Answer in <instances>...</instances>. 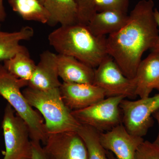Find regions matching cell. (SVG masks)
I'll return each mask as SVG.
<instances>
[{"label": "cell", "instance_id": "30bf717a", "mask_svg": "<svg viewBox=\"0 0 159 159\" xmlns=\"http://www.w3.org/2000/svg\"><path fill=\"white\" fill-rule=\"evenodd\" d=\"M99 139L103 148L117 159H135L137 151L144 141L142 137L129 133L122 124L100 133Z\"/></svg>", "mask_w": 159, "mask_h": 159}, {"label": "cell", "instance_id": "5bb4252c", "mask_svg": "<svg viewBox=\"0 0 159 159\" xmlns=\"http://www.w3.org/2000/svg\"><path fill=\"white\" fill-rule=\"evenodd\" d=\"M59 77L63 82L93 84L95 69L75 57L57 54Z\"/></svg>", "mask_w": 159, "mask_h": 159}, {"label": "cell", "instance_id": "603a6c76", "mask_svg": "<svg viewBox=\"0 0 159 159\" xmlns=\"http://www.w3.org/2000/svg\"><path fill=\"white\" fill-rule=\"evenodd\" d=\"M135 159H159V146L144 141L137 151Z\"/></svg>", "mask_w": 159, "mask_h": 159}, {"label": "cell", "instance_id": "ac0fdd59", "mask_svg": "<svg viewBox=\"0 0 159 159\" xmlns=\"http://www.w3.org/2000/svg\"><path fill=\"white\" fill-rule=\"evenodd\" d=\"M12 10L23 19L48 24L50 16L43 4L39 0H8Z\"/></svg>", "mask_w": 159, "mask_h": 159}, {"label": "cell", "instance_id": "e0dca14e", "mask_svg": "<svg viewBox=\"0 0 159 159\" xmlns=\"http://www.w3.org/2000/svg\"><path fill=\"white\" fill-rule=\"evenodd\" d=\"M34 34V29L28 26L14 32L0 31V61L10 59L19 52L28 50L20 42L31 39Z\"/></svg>", "mask_w": 159, "mask_h": 159}, {"label": "cell", "instance_id": "d4e9b609", "mask_svg": "<svg viewBox=\"0 0 159 159\" xmlns=\"http://www.w3.org/2000/svg\"><path fill=\"white\" fill-rule=\"evenodd\" d=\"M154 16L157 24L158 28L159 34L155 43L152 50V51H159V11L157 9H154Z\"/></svg>", "mask_w": 159, "mask_h": 159}, {"label": "cell", "instance_id": "7402d4cb", "mask_svg": "<svg viewBox=\"0 0 159 159\" xmlns=\"http://www.w3.org/2000/svg\"><path fill=\"white\" fill-rule=\"evenodd\" d=\"M78 9V23L87 25L91 18L97 13L94 0H75Z\"/></svg>", "mask_w": 159, "mask_h": 159}, {"label": "cell", "instance_id": "44dd1931", "mask_svg": "<svg viewBox=\"0 0 159 159\" xmlns=\"http://www.w3.org/2000/svg\"><path fill=\"white\" fill-rule=\"evenodd\" d=\"M129 0H94L96 12L113 10L127 13Z\"/></svg>", "mask_w": 159, "mask_h": 159}, {"label": "cell", "instance_id": "8fae6325", "mask_svg": "<svg viewBox=\"0 0 159 159\" xmlns=\"http://www.w3.org/2000/svg\"><path fill=\"white\" fill-rule=\"evenodd\" d=\"M59 90L63 101L71 111L86 108L106 98L104 91L93 84L63 82Z\"/></svg>", "mask_w": 159, "mask_h": 159}, {"label": "cell", "instance_id": "2e32d148", "mask_svg": "<svg viewBox=\"0 0 159 159\" xmlns=\"http://www.w3.org/2000/svg\"><path fill=\"white\" fill-rule=\"evenodd\" d=\"M43 5L50 14L49 25L78 23V9L75 0H45Z\"/></svg>", "mask_w": 159, "mask_h": 159}, {"label": "cell", "instance_id": "ffe728a7", "mask_svg": "<svg viewBox=\"0 0 159 159\" xmlns=\"http://www.w3.org/2000/svg\"><path fill=\"white\" fill-rule=\"evenodd\" d=\"M77 132L85 144L88 159H109L107 151L100 142V132L93 127L84 125H81Z\"/></svg>", "mask_w": 159, "mask_h": 159}, {"label": "cell", "instance_id": "cb8c5ba5", "mask_svg": "<svg viewBox=\"0 0 159 159\" xmlns=\"http://www.w3.org/2000/svg\"><path fill=\"white\" fill-rule=\"evenodd\" d=\"M31 159H48L40 142L31 141Z\"/></svg>", "mask_w": 159, "mask_h": 159}, {"label": "cell", "instance_id": "f546056e", "mask_svg": "<svg viewBox=\"0 0 159 159\" xmlns=\"http://www.w3.org/2000/svg\"><path fill=\"white\" fill-rule=\"evenodd\" d=\"M156 89L159 92V84L157 86V88Z\"/></svg>", "mask_w": 159, "mask_h": 159}, {"label": "cell", "instance_id": "1f68e13d", "mask_svg": "<svg viewBox=\"0 0 159 159\" xmlns=\"http://www.w3.org/2000/svg\"></svg>", "mask_w": 159, "mask_h": 159}, {"label": "cell", "instance_id": "9a60e30c", "mask_svg": "<svg viewBox=\"0 0 159 159\" xmlns=\"http://www.w3.org/2000/svg\"><path fill=\"white\" fill-rule=\"evenodd\" d=\"M129 15L121 11L108 10L97 12L87 26L91 32L99 37L116 33L122 29L128 21Z\"/></svg>", "mask_w": 159, "mask_h": 159}, {"label": "cell", "instance_id": "4316f807", "mask_svg": "<svg viewBox=\"0 0 159 159\" xmlns=\"http://www.w3.org/2000/svg\"><path fill=\"white\" fill-rule=\"evenodd\" d=\"M3 1L4 0H0V22L4 21L6 16Z\"/></svg>", "mask_w": 159, "mask_h": 159}, {"label": "cell", "instance_id": "4dcf8cb0", "mask_svg": "<svg viewBox=\"0 0 159 159\" xmlns=\"http://www.w3.org/2000/svg\"><path fill=\"white\" fill-rule=\"evenodd\" d=\"M0 28H1V24H0Z\"/></svg>", "mask_w": 159, "mask_h": 159}, {"label": "cell", "instance_id": "7a4b0ae2", "mask_svg": "<svg viewBox=\"0 0 159 159\" xmlns=\"http://www.w3.org/2000/svg\"><path fill=\"white\" fill-rule=\"evenodd\" d=\"M48 40L58 54L75 57L94 69L108 55L105 36H96L83 24L61 26Z\"/></svg>", "mask_w": 159, "mask_h": 159}, {"label": "cell", "instance_id": "4fadbf2b", "mask_svg": "<svg viewBox=\"0 0 159 159\" xmlns=\"http://www.w3.org/2000/svg\"><path fill=\"white\" fill-rule=\"evenodd\" d=\"M134 79L136 94L140 98L149 97L159 84V52L152 51L147 57L141 61Z\"/></svg>", "mask_w": 159, "mask_h": 159}, {"label": "cell", "instance_id": "6da1fadb", "mask_svg": "<svg viewBox=\"0 0 159 159\" xmlns=\"http://www.w3.org/2000/svg\"><path fill=\"white\" fill-rule=\"evenodd\" d=\"M152 0H141L129 15L126 24L106 38L107 54L123 74L134 79L142 55L153 48L159 34Z\"/></svg>", "mask_w": 159, "mask_h": 159}, {"label": "cell", "instance_id": "5b68a950", "mask_svg": "<svg viewBox=\"0 0 159 159\" xmlns=\"http://www.w3.org/2000/svg\"><path fill=\"white\" fill-rule=\"evenodd\" d=\"M15 112L8 103L2 122L6 147L3 159H31V140L29 128Z\"/></svg>", "mask_w": 159, "mask_h": 159}, {"label": "cell", "instance_id": "8992f818", "mask_svg": "<svg viewBox=\"0 0 159 159\" xmlns=\"http://www.w3.org/2000/svg\"><path fill=\"white\" fill-rule=\"evenodd\" d=\"M123 97H106L86 108L72 111L81 125H88L100 133L122 124L120 104Z\"/></svg>", "mask_w": 159, "mask_h": 159}, {"label": "cell", "instance_id": "9c48e42d", "mask_svg": "<svg viewBox=\"0 0 159 159\" xmlns=\"http://www.w3.org/2000/svg\"><path fill=\"white\" fill-rule=\"evenodd\" d=\"M44 145L48 159H88L85 144L77 132L49 134Z\"/></svg>", "mask_w": 159, "mask_h": 159}, {"label": "cell", "instance_id": "7c38bea8", "mask_svg": "<svg viewBox=\"0 0 159 159\" xmlns=\"http://www.w3.org/2000/svg\"><path fill=\"white\" fill-rule=\"evenodd\" d=\"M59 77L57 54L46 51L40 55L39 61L36 65L28 86L43 91L59 88L61 84Z\"/></svg>", "mask_w": 159, "mask_h": 159}, {"label": "cell", "instance_id": "f1b7e54d", "mask_svg": "<svg viewBox=\"0 0 159 159\" xmlns=\"http://www.w3.org/2000/svg\"><path fill=\"white\" fill-rule=\"evenodd\" d=\"M39 2H41L42 3V4H43L45 0H39Z\"/></svg>", "mask_w": 159, "mask_h": 159}, {"label": "cell", "instance_id": "ba28073f", "mask_svg": "<svg viewBox=\"0 0 159 159\" xmlns=\"http://www.w3.org/2000/svg\"><path fill=\"white\" fill-rule=\"evenodd\" d=\"M93 84L104 91L106 97L134 99L137 97L134 79L126 77L109 55L95 69Z\"/></svg>", "mask_w": 159, "mask_h": 159}, {"label": "cell", "instance_id": "d6986e66", "mask_svg": "<svg viewBox=\"0 0 159 159\" xmlns=\"http://www.w3.org/2000/svg\"><path fill=\"white\" fill-rule=\"evenodd\" d=\"M4 61V66L10 74L19 79L29 83L36 67L28 50L19 52Z\"/></svg>", "mask_w": 159, "mask_h": 159}, {"label": "cell", "instance_id": "52a82bcc", "mask_svg": "<svg viewBox=\"0 0 159 159\" xmlns=\"http://www.w3.org/2000/svg\"><path fill=\"white\" fill-rule=\"evenodd\" d=\"M119 107L122 125L129 133L143 138L153 125L152 115L159 109V93L137 100L124 99Z\"/></svg>", "mask_w": 159, "mask_h": 159}, {"label": "cell", "instance_id": "484cf974", "mask_svg": "<svg viewBox=\"0 0 159 159\" xmlns=\"http://www.w3.org/2000/svg\"><path fill=\"white\" fill-rule=\"evenodd\" d=\"M152 117H153V118H154L157 120V122L159 128L158 133L156 139L154 142H153L155 144L159 146V109L157 110L154 113L153 115H152Z\"/></svg>", "mask_w": 159, "mask_h": 159}, {"label": "cell", "instance_id": "83f0119b", "mask_svg": "<svg viewBox=\"0 0 159 159\" xmlns=\"http://www.w3.org/2000/svg\"><path fill=\"white\" fill-rule=\"evenodd\" d=\"M107 155L109 159H117L116 158V157L113 154L111 153L110 152L107 151Z\"/></svg>", "mask_w": 159, "mask_h": 159}, {"label": "cell", "instance_id": "277c9868", "mask_svg": "<svg viewBox=\"0 0 159 159\" xmlns=\"http://www.w3.org/2000/svg\"><path fill=\"white\" fill-rule=\"evenodd\" d=\"M28 82L17 78L0 64V96L6 99L28 126L31 141L45 143L48 134L40 115L30 105L20 89Z\"/></svg>", "mask_w": 159, "mask_h": 159}, {"label": "cell", "instance_id": "3957f363", "mask_svg": "<svg viewBox=\"0 0 159 159\" xmlns=\"http://www.w3.org/2000/svg\"><path fill=\"white\" fill-rule=\"evenodd\" d=\"M22 93L30 105L43 115L48 134L77 132L81 126L63 101L59 88L43 91L28 86Z\"/></svg>", "mask_w": 159, "mask_h": 159}]
</instances>
